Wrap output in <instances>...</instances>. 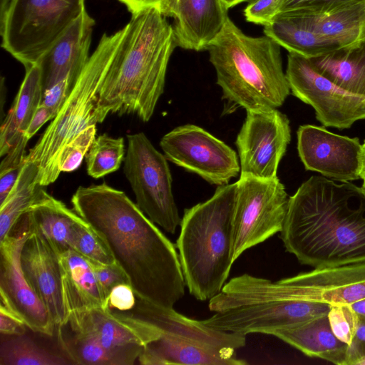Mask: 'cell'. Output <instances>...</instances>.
Returning <instances> with one entry per match:
<instances>
[{
  "mask_svg": "<svg viewBox=\"0 0 365 365\" xmlns=\"http://www.w3.org/2000/svg\"><path fill=\"white\" fill-rule=\"evenodd\" d=\"M228 9L223 0H177L172 17L176 46L207 50L224 30Z\"/></svg>",
  "mask_w": 365,
  "mask_h": 365,
  "instance_id": "20",
  "label": "cell"
},
{
  "mask_svg": "<svg viewBox=\"0 0 365 365\" xmlns=\"http://www.w3.org/2000/svg\"><path fill=\"white\" fill-rule=\"evenodd\" d=\"M264 34L289 53L309 59L339 49L333 42L312 30L289 11L278 13L268 25L264 26Z\"/></svg>",
  "mask_w": 365,
  "mask_h": 365,
  "instance_id": "26",
  "label": "cell"
},
{
  "mask_svg": "<svg viewBox=\"0 0 365 365\" xmlns=\"http://www.w3.org/2000/svg\"><path fill=\"white\" fill-rule=\"evenodd\" d=\"M58 257L66 314L96 308L107 310L108 302L99 287L91 262L73 250Z\"/></svg>",
  "mask_w": 365,
  "mask_h": 365,
  "instance_id": "22",
  "label": "cell"
},
{
  "mask_svg": "<svg viewBox=\"0 0 365 365\" xmlns=\"http://www.w3.org/2000/svg\"><path fill=\"white\" fill-rule=\"evenodd\" d=\"M95 24L84 9L43 54L37 63L41 70L43 91L66 77L77 81L90 58Z\"/></svg>",
  "mask_w": 365,
  "mask_h": 365,
  "instance_id": "19",
  "label": "cell"
},
{
  "mask_svg": "<svg viewBox=\"0 0 365 365\" xmlns=\"http://www.w3.org/2000/svg\"><path fill=\"white\" fill-rule=\"evenodd\" d=\"M73 210L104 240L136 295L173 308L186 286L176 246L122 190L79 186Z\"/></svg>",
  "mask_w": 365,
  "mask_h": 365,
  "instance_id": "1",
  "label": "cell"
},
{
  "mask_svg": "<svg viewBox=\"0 0 365 365\" xmlns=\"http://www.w3.org/2000/svg\"><path fill=\"white\" fill-rule=\"evenodd\" d=\"M289 12L339 49H352L365 43V0H356L319 14Z\"/></svg>",
  "mask_w": 365,
  "mask_h": 365,
  "instance_id": "23",
  "label": "cell"
},
{
  "mask_svg": "<svg viewBox=\"0 0 365 365\" xmlns=\"http://www.w3.org/2000/svg\"><path fill=\"white\" fill-rule=\"evenodd\" d=\"M237 185H220L210 199L184 210L176 247L186 286L200 301L210 300L222 290L234 263Z\"/></svg>",
  "mask_w": 365,
  "mask_h": 365,
  "instance_id": "5",
  "label": "cell"
},
{
  "mask_svg": "<svg viewBox=\"0 0 365 365\" xmlns=\"http://www.w3.org/2000/svg\"><path fill=\"white\" fill-rule=\"evenodd\" d=\"M280 46L264 35L245 34L229 19L207 48L222 98L232 108L267 112L282 106L290 93L283 71Z\"/></svg>",
  "mask_w": 365,
  "mask_h": 365,
  "instance_id": "4",
  "label": "cell"
},
{
  "mask_svg": "<svg viewBox=\"0 0 365 365\" xmlns=\"http://www.w3.org/2000/svg\"><path fill=\"white\" fill-rule=\"evenodd\" d=\"M28 229L29 232L20 252L21 268L56 327L67 316L63 300L59 257L39 232L29 226Z\"/></svg>",
  "mask_w": 365,
  "mask_h": 365,
  "instance_id": "18",
  "label": "cell"
},
{
  "mask_svg": "<svg viewBox=\"0 0 365 365\" xmlns=\"http://www.w3.org/2000/svg\"><path fill=\"white\" fill-rule=\"evenodd\" d=\"M253 1V0H248L247 2H250V1Z\"/></svg>",
  "mask_w": 365,
  "mask_h": 365,
  "instance_id": "49",
  "label": "cell"
},
{
  "mask_svg": "<svg viewBox=\"0 0 365 365\" xmlns=\"http://www.w3.org/2000/svg\"><path fill=\"white\" fill-rule=\"evenodd\" d=\"M25 214L29 228L39 232L58 255L73 250L76 230L83 218L43 186Z\"/></svg>",
  "mask_w": 365,
  "mask_h": 365,
  "instance_id": "21",
  "label": "cell"
},
{
  "mask_svg": "<svg viewBox=\"0 0 365 365\" xmlns=\"http://www.w3.org/2000/svg\"><path fill=\"white\" fill-rule=\"evenodd\" d=\"M326 77L344 90L365 97V43L310 59Z\"/></svg>",
  "mask_w": 365,
  "mask_h": 365,
  "instance_id": "27",
  "label": "cell"
},
{
  "mask_svg": "<svg viewBox=\"0 0 365 365\" xmlns=\"http://www.w3.org/2000/svg\"><path fill=\"white\" fill-rule=\"evenodd\" d=\"M277 283L291 299L351 304L365 298V262L314 269Z\"/></svg>",
  "mask_w": 365,
  "mask_h": 365,
  "instance_id": "17",
  "label": "cell"
},
{
  "mask_svg": "<svg viewBox=\"0 0 365 365\" xmlns=\"http://www.w3.org/2000/svg\"><path fill=\"white\" fill-rule=\"evenodd\" d=\"M273 336L311 357L346 365L348 344L333 333L328 316L318 317L275 331Z\"/></svg>",
  "mask_w": 365,
  "mask_h": 365,
  "instance_id": "24",
  "label": "cell"
},
{
  "mask_svg": "<svg viewBox=\"0 0 365 365\" xmlns=\"http://www.w3.org/2000/svg\"><path fill=\"white\" fill-rule=\"evenodd\" d=\"M67 316L98 339L112 365L133 364L143 347L159 336L153 325L115 309L96 308Z\"/></svg>",
  "mask_w": 365,
  "mask_h": 365,
  "instance_id": "15",
  "label": "cell"
},
{
  "mask_svg": "<svg viewBox=\"0 0 365 365\" xmlns=\"http://www.w3.org/2000/svg\"><path fill=\"white\" fill-rule=\"evenodd\" d=\"M290 140L289 120L285 114L277 109L267 112L247 111L235 141L240 176L277 178L279 164Z\"/></svg>",
  "mask_w": 365,
  "mask_h": 365,
  "instance_id": "13",
  "label": "cell"
},
{
  "mask_svg": "<svg viewBox=\"0 0 365 365\" xmlns=\"http://www.w3.org/2000/svg\"><path fill=\"white\" fill-rule=\"evenodd\" d=\"M350 306L358 315L365 317V298L351 304Z\"/></svg>",
  "mask_w": 365,
  "mask_h": 365,
  "instance_id": "46",
  "label": "cell"
},
{
  "mask_svg": "<svg viewBox=\"0 0 365 365\" xmlns=\"http://www.w3.org/2000/svg\"><path fill=\"white\" fill-rule=\"evenodd\" d=\"M356 0H281L279 12L294 11L312 14L324 12Z\"/></svg>",
  "mask_w": 365,
  "mask_h": 365,
  "instance_id": "36",
  "label": "cell"
},
{
  "mask_svg": "<svg viewBox=\"0 0 365 365\" xmlns=\"http://www.w3.org/2000/svg\"><path fill=\"white\" fill-rule=\"evenodd\" d=\"M297 135L298 154L307 170L341 182L360 178L361 144L358 138L340 135L313 125L299 126Z\"/></svg>",
  "mask_w": 365,
  "mask_h": 365,
  "instance_id": "16",
  "label": "cell"
},
{
  "mask_svg": "<svg viewBox=\"0 0 365 365\" xmlns=\"http://www.w3.org/2000/svg\"><path fill=\"white\" fill-rule=\"evenodd\" d=\"M61 355L39 346L24 334L1 341L0 365H66L71 364Z\"/></svg>",
  "mask_w": 365,
  "mask_h": 365,
  "instance_id": "30",
  "label": "cell"
},
{
  "mask_svg": "<svg viewBox=\"0 0 365 365\" xmlns=\"http://www.w3.org/2000/svg\"><path fill=\"white\" fill-rule=\"evenodd\" d=\"M123 4L131 14L154 8L164 16L173 17L177 0H118Z\"/></svg>",
  "mask_w": 365,
  "mask_h": 365,
  "instance_id": "40",
  "label": "cell"
},
{
  "mask_svg": "<svg viewBox=\"0 0 365 365\" xmlns=\"http://www.w3.org/2000/svg\"><path fill=\"white\" fill-rule=\"evenodd\" d=\"M359 175L360 179L362 180L361 187L365 190V140L361 144L360 155H359Z\"/></svg>",
  "mask_w": 365,
  "mask_h": 365,
  "instance_id": "45",
  "label": "cell"
},
{
  "mask_svg": "<svg viewBox=\"0 0 365 365\" xmlns=\"http://www.w3.org/2000/svg\"><path fill=\"white\" fill-rule=\"evenodd\" d=\"M37 175V166L26 161L14 188L0 205V241L9 235L17 220L36 200L41 187L36 182Z\"/></svg>",
  "mask_w": 365,
  "mask_h": 365,
  "instance_id": "29",
  "label": "cell"
},
{
  "mask_svg": "<svg viewBox=\"0 0 365 365\" xmlns=\"http://www.w3.org/2000/svg\"><path fill=\"white\" fill-rule=\"evenodd\" d=\"M86 0H0L1 47L25 68L36 64L86 9Z\"/></svg>",
  "mask_w": 365,
  "mask_h": 365,
  "instance_id": "8",
  "label": "cell"
},
{
  "mask_svg": "<svg viewBox=\"0 0 365 365\" xmlns=\"http://www.w3.org/2000/svg\"><path fill=\"white\" fill-rule=\"evenodd\" d=\"M124 32L123 27L103 34L61 110L27 154L26 161L38 168V185L58 179V155L65 145L88 126L103 123L97 110L100 92Z\"/></svg>",
  "mask_w": 365,
  "mask_h": 365,
  "instance_id": "7",
  "label": "cell"
},
{
  "mask_svg": "<svg viewBox=\"0 0 365 365\" xmlns=\"http://www.w3.org/2000/svg\"><path fill=\"white\" fill-rule=\"evenodd\" d=\"M73 250L91 262L105 265L116 262L104 240L83 219L76 230Z\"/></svg>",
  "mask_w": 365,
  "mask_h": 365,
  "instance_id": "32",
  "label": "cell"
},
{
  "mask_svg": "<svg viewBox=\"0 0 365 365\" xmlns=\"http://www.w3.org/2000/svg\"><path fill=\"white\" fill-rule=\"evenodd\" d=\"M135 293L130 284H120L110 292L108 305V309L120 312L131 310L135 304Z\"/></svg>",
  "mask_w": 365,
  "mask_h": 365,
  "instance_id": "39",
  "label": "cell"
},
{
  "mask_svg": "<svg viewBox=\"0 0 365 365\" xmlns=\"http://www.w3.org/2000/svg\"><path fill=\"white\" fill-rule=\"evenodd\" d=\"M26 160L16 165L0 166V205L14 188Z\"/></svg>",
  "mask_w": 365,
  "mask_h": 365,
  "instance_id": "43",
  "label": "cell"
},
{
  "mask_svg": "<svg viewBox=\"0 0 365 365\" xmlns=\"http://www.w3.org/2000/svg\"><path fill=\"white\" fill-rule=\"evenodd\" d=\"M104 298L108 302L111 290L120 284H130V280L125 271L117 263L105 265L91 262Z\"/></svg>",
  "mask_w": 365,
  "mask_h": 365,
  "instance_id": "35",
  "label": "cell"
},
{
  "mask_svg": "<svg viewBox=\"0 0 365 365\" xmlns=\"http://www.w3.org/2000/svg\"><path fill=\"white\" fill-rule=\"evenodd\" d=\"M96 125H90L65 145L58 155L61 173L72 172L79 168L96 137Z\"/></svg>",
  "mask_w": 365,
  "mask_h": 365,
  "instance_id": "33",
  "label": "cell"
},
{
  "mask_svg": "<svg viewBox=\"0 0 365 365\" xmlns=\"http://www.w3.org/2000/svg\"><path fill=\"white\" fill-rule=\"evenodd\" d=\"M57 327L58 344L73 364L112 365L98 339L67 316Z\"/></svg>",
  "mask_w": 365,
  "mask_h": 365,
  "instance_id": "28",
  "label": "cell"
},
{
  "mask_svg": "<svg viewBox=\"0 0 365 365\" xmlns=\"http://www.w3.org/2000/svg\"><path fill=\"white\" fill-rule=\"evenodd\" d=\"M134 307L123 312L155 327L158 337L138 356L143 365H245L236 351L246 344V335L218 330L202 320L188 318L173 308L153 304L135 294Z\"/></svg>",
  "mask_w": 365,
  "mask_h": 365,
  "instance_id": "6",
  "label": "cell"
},
{
  "mask_svg": "<svg viewBox=\"0 0 365 365\" xmlns=\"http://www.w3.org/2000/svg\"><path fill=\"white\" fill-rule=\"evenodd\" d=\"M160 145L168 160L211 184L227 185L240 170L235 151L197 125L174 128L161 138Z\"/></svg>",
  "mask_w": 365,
  "mask_h": 365,
  "instance_id": "12",
  "label": "cell"
},
{
  "mask_svg": "<svg viewBox=\"0 0 365 365\" xmlns=\"http://www.w3.org/2000/svg\"><path fill=\"white\" fill-rule=\"evenodd\" d=\"M51 120H53V117L49 110L40 105L24 134V138L29 140L46 122Z\"/></svg>",
  "mask_w": 365,
  "mask_h": 365,
  "instance_id": "44",
  "label": "cell"
},
{
  "mask_svg": "<svg viewBox=\"0 0 365 365\" xmlns=\"http://www.w3.org/2000/svg\"><path fill=\"white\" fill-rule=\"evenodd\" d=\"M281 0H253L244 10L247 21L262 26L268 25L279 13Z\"/></svg>",
  "mask_w": 365,
  "mask_h": 365,
  "instance_id": "38",
  "label": "cell"
},
{
  "mask_svg": "<svg viewBox=\"0 0 365 365\" xmlns=\"http://www.w3.org/2000/svg\"><path fill=\"white\" fill-rule=\"evenodd\" d=\"M100 92L98 113L152 118L163 93L170 58L176 46L165 16L150 8L132 14Z\"/></svg>",
  "mask_w": 365,
  "mask_h": 365,
  "instance_id": "3",
  "label": "cell"
},
{
  "mask_svg": "<svg viewBox=\"0 0 365 365\" xmlns=\"http://www.w3.org/2000/svg\"><path fill=\"white\" fill-rule=\"evenodd\" d=\"M26 324L6 306L0 305V332L2 335L18 336L24 334Z\"/></svg>",
  "mask_w": 365,
  "mask_h": 365,
  "instance_id": "42",
  "label": "cell"
},
{
  "mask_svg": "<svg viewBox=\"0 0 365 365\" xmlns=\"http://www.w3.org/2000/svg\"><path fill=\"white\" fill-rule=\"evenodd\" d=\"M285 74L292 95L314 108L323 126L343 130L365 119V97L335 84L309 58L289 53Z\"/></svg>",
  "mask_w": 365,
  "mask_h": 365,
  "instance_id": "11",
  "label": "cell"
},
{
  "mask_svg": "<svg viewBox=\"0 0 365 365\" xmlns=\"http://www.w3.org/2000/svg\"><path fill=\"white\" fill-rule=\"evenodd\" d=\"M14 225L19 232L14 233L11 230L0 241L1 304L22 319L32 331L52 336L56 326L21 268L20 252L29 232L25 214Z\"/></svg>",
  "mask_w": 365,
  "mask_h": 365,
  "instance_id": "14",
  "label": "cell"
},
{
  "mask_svg": "<svg viewBox=\"0 0 365 365\" xmlns=\"http://www.w3.org/2000/svg\"><path fill=\"white\" fill-rule=\"evenodd\" d=\"M43 93L41 70L38 64L26 68V73L14 103L1 122L0 155H5L27 129L41 105Z\"/></svg>",
  "mask_w": 365,
  "mask_h": 365,
  "instance_id": "25",
  "label": "cell"
},
{
  "mask_svg": "<svg viewBox=\"0 0 365 365\" xmlns=\"http://www.w3.org/2000/svg\"><path fill=\"white\" fill-rule=\"evenodd\" d=\"M232 220V259L283 228L289 202L278 178L240 176L237 182Z\"/></svg>",
  "mask_w": 365,
  "mask_h": 365,
  "instance_id": "10",
  "label": "cell"
},
{
  "mask_svg": "<svg viewBox=\"0 0 365 365\" xmlns=\"http://www.w3.org/2000/svg\"><path fill=\"white\" fill-rule=\"evenodd\" d=\"M358 365H365V357L359 362Z\"/></svg>",
  "mask_w": 365,
  "mask_h": 365,
  "instance_id": "48",
  "label": "cell"
},
{
  "mask_svg": "<svg viewBox=\"0 0 365 365\" xmlns=\"http://www.w3.org/2000/svg\"><path fill=\"white\" fill-rule=\"evenodd\" d=\"M125 152L123 138L106 133L96 136L86 155L88 175L100 178L118 170Z\"/></svg>",
  "mask_w": 365,
  "mask_h": 365,
  "instance_id": "31",
  "label": "cell"
},
{
  "mask_svg": "<svg viewBox=\"0 0 365 365\" xmlns=\"http://www.w3.org/2000/svg\"><path fill=\"white\" fill-rule=\"evenodd\" d=\"M228 9L232 8L237 4L247 1L248 0H223Z\"/></svg>",
  "mask_w": 365,
  "mask_h": 365,
  "instance_id": "47",
  "label": "cell"
},
{
  "mask_svg": "<svg viewBox=\"0 0 365 365\" xmlns=\"http://www.w3.org/2000/svg\"><path fill=\"white\" fill-rule=\"evenodd\" d=\"M358 316V327L347 348L346 365H358L365 357V317Z\"/></svg>",
  "mask_w": 365,
  "mask_h": 365,
  "instance_id": "41",
  "label": "cell"
},
{
  "mask_svg": "<svg viewBox=\"0 0 365 365\" xmlns=\"http://www.w3.org/2000/svg\"><path fill=\"white\" fill-rule=\"evenodd\" d=\"M280 238L314 269L365 262V190L311 176L289 198Z\"/></svg>",
  "mask_w": 365,
  "mask_h": 365,
  "instance_id": "2",
  "label": "cell"
},
{
  "mask_svg": "<svg viewBox=\"0 0 365 365\" xmlns=\"http://www.w3.org/2000/svg\"><path fill=\"white\" fill-rule=\"evenodd\" d=\"M123 172L136 205L155 224L175 234L180 225L168 160L143 133L127 135Z\"/></svg>",
  "mask_w": 365,
  "mask_h": 365,
  "instance_id": "9",
  "label": "cell"
},
{
  "mask_svg": "<svg viewBox=\"0 0 365 365\" xmlns=\"http://www.w3.org/2000/svg\"><path fill=\"white\" fill-rule=\"evenodd\" d=\"M76 82L66 77L43 91L41 105L49 110L53 119L61 110Z\"/></svg>",
  "mask_w": 365,
  "mask_h": 365,
  "instance_id": "37",
  "label": "cell"
},
{
  "mask_svg": "<svg viewBox=\"0 0 365 365\" xmlns=\"http://www.w3.org/2000/svg\"><path fill=\"white\" fill-rule=\"evenodd\" d=\"M328 319L334 334L348 345L356 333L359 316L350 304L331 305Z\"/></svg>",
  "mask_w": 365,
  "mask_h": 365,
  "instance_id": "34",
  "label": "cell"
}]
</instances>
